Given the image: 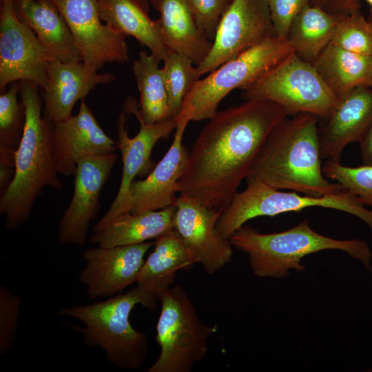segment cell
Here are the masks:
<instances>
[{
  "mask_svg": "<svg viewBox=\"0 0 372 372\" xmlns=\"http://www.w3.org/2000/svg\"><path fill=\"white\" fill-rule=\"evenodd\" d=\"M290 116L282 106L264 99L217 112L189 152L178 193L209 208L225 209L249 176L267 136Z\"/></svg>",
  "mask_w": 372,
  "mask_h": 372,
  "instance_id": "6da1fadb",
  "label": "cell"
},
{
  "mask_svg": "<svg viewBox=\"0 0 372 372\" xmlns=\"http://www.w3.org/2000/svg\"><path fill=\"white\" fill-rule=\"evenodd\" d=\"M318 122L319 117L309 113H298L283 120L264 141L249 176L275 189H289L313 197L345 190L324 175Z\"/></svg>",
  "mask_w": 372,
  "mask_h": 372,
  "instance_id": "7a4b0ae2",
  "label": "cell"
},
{
  "mask_svg": "<svg viewBox=\"0 0 372 372\" xmlns=\"http://www.w3.org/2000/svg\"><path fill=\"white\" fill-rule=\"evenodd\" d=\"M19 83L25 123L14 155L13 178L0 196V214L5 216L8 229H17L29 219L36 199L45 187H63L53 153L54 123L43 116L40 87L30 81Z\"/></svg>",
  "mask_w": 372,
  "mask_h": 372,
  "instance_id": "3957f363",
  "label": "cell"
},
{
  "mask_svg": "<svg viewBox=\"0 0 372 372\" xmlns=\"http://www.w3.org/2000/svg\"><path fill=\"white\" fill-rule=\"evenodd\" d=\"M157 299L154 293L136 285L102 301L62 309L59 315L83 324L84 327H71L80 333L85 346L99 347L109 362L117 367L134 370L143 364L149 346L147 336L132 327L130 316L138 304L154 310Z\"/></svg>",
  "mask_w": 372,
  "mask_h": 372,
  "instance_id": "277c9868",
  "label": "cell"
},
{
  "mask_svg": "<svg viewBox=\"0 0 372 372\" xmlns=\"http://www.w3.org/2000/svg\"><path fill=\"white\" fill-rule=\"evenodd\" d=\"M229 240L234 247L246 253L253 273L259 278H284L290 270L302 271L301 261L306 256L323 250L346 252L372 271V254L366 241L338 240L322 235L309 226L307 220L287 230L262 234L249 226H242Z\"/></svg>",
  "mask_w": 372,
  "mask_h": 372,
  "instance_id": "5b68a950",
  "label": "cell"
},
{
  "mask_svg": "<svg viewBox=\"0 0 372 372\" xmlns=\"http://www.w3.org/2000/svg\"><path fill=\"white\" fill-rule=\"evenodd\" d=\"M287 38H267L198 79L185 98L180 114L190 121L214 117L220 101L233 90H242L293 52Z\"/></svg>",
  "mask_w": 372,
  "mask_h": 372,
  "instance_id": "8992f818",
  "label": "cell"
},
{
  "mask_svg": "<svg viewBox=\"0 0 372 372\" xmlns=\"http://www.w3.org/2000/svg\"><path fill=\"white\" fill-rule=\"evenodd\" d=\"M247 187L238 192L223 210L216 223V230L223 238H229L246 222L259 216H274L306 208L321 207L344 211L364 221L372 234V210L353 194L344 190L339 194L322 197L300 195L296 192H282L258 178L248 176Z\"/></svg>",
  "mask_w": 372,
  "mask_h": 372,
  "instance_id": "52a82bcc",
  "label": "cell"
},
{
  "mask_svg": "<svg viewBox=\"0 0 372 372\" xmlns=\"http://www.w3.org/2000/svg\"><path fill=\"white\" fill-rule=\"evenodd\" d=\"M161 312L156 340L160 354L147 372H190L206 355L207 340L216 327L203 323L193 302L180 285L158 296Z\"/></svg>",
  "mask_w": 372,
  "mask_h": 372,
  "instance_id": "ba28073f",
  "label": "cell"
},
{
  "mask_svg": "<svg viewBox=\"0 0 372 372\" xmlns=\"http://www.w3.org/2000/svg\"><path fill=\"white\" fill-rule=\"evenodd\" d=\"M242 90L244 101L268 100L292 116L309 113L327 118L338 100L313 64L293 52Z\"/></svg>",
  "mask_w": 372,
  "mask_h": 372,
  "instance_id": "9c48e42d",
  "label": "cell"
},
{
  "mask_svg": "<svg viewBox=\"0 0 372 372\" xmlns=\"http://www.w3.org/2000/svg\"><path fill=\"white\" fill-rule=\"evenodd\" d=\"M176 120L168 118L153 124L147 123L138 112V103L127 96L117 121V146L121 152L123 169L118 193L93 231L105 226L115 217L127 212L129 187L136 176H147L155 166L151 158L156 143L167 137L175 129Z\"/></svg>",
  "mask_w": 372,
  "mask_h": 372,
  "instance_id": "30bf717a",
  "label": "cell"
},
{
  "mask_svg": "<svg viewBox=\"0 0 372 372\" xmlns=\"http://www.w3.org/2000/svg\"><path fill=\"white\" fill-rule=\"evenodd\" d=\"M53 59L34 31L19 19L13 0H0V90L20 81L45 88Z\"/></svg>",
  "mask_w": 372,
  "mask_h": 372,
  "instance_id": "8fae6325",
  "label": "cell"
},
{
  "mask_svg": "<svg viewBox=\"0 0 372 372\" xmlns=\"http://www.w3.org/2000/svg\"><path fill=\"white\" fill-rule=\"evenodd\" d=\"M274 35L266 0H232L220 19L209 54L196 66L198 77Z\"/></svg>",
  "mask_w": 372,
  "mask_h": 372,
  "instance_id": "7c38bea8",
  "label": "cell"
},
{
  "mask_svg": "<svg viewBox=\"0 0 372 372\" xmlns=\"http://www.w3.org/2000/svg\"><path fill=\"white\" fill-rule=\"evenodd\" d=\"M65 20L81 61L96 70L127 61L126 36L101 19L97 0H50Z\"/></svg>",
  "mask_w": 372,
  "mask_h": 372,
  "instance_id": "4fadbf2b",
  "label": "cell"
},
{
  "mask_svg": "<svg viewBox=\"0 0 372 372\" xmlns=\"http://www.w3.org/2000/svg\"><path fill=\"white\" fill-rule=\"evenodd\" d=\"M117 158L118 154L112 152L88 156L78 162L73 194L58 225L59 243L82 245L86 242L90 223L100 207V193Z\"/></svg>",
  "mask_w": 372,
  "mask_h": 372,
  "instance_id": "5bb4252c",
  "label": "cell"
},
{
  "mask_svg": "<svg viewBox=\"0 0 372 372\" xmlns=\"http://www.w3.org/2000/svg\"><path fill=\"white\" fill-rule=\"evenodd\" d=\"M175 206L174 229L196 263L211 275L230 262L233 246L229 239L221 237L216 230L223 210L209 208L180 194Z\"/></svg>",
  "mask_w": 372,
  "mask_h": 372,
  "instance_id": "9a60e30c",
  "label": "cell"
},
{
  "mask_svg": "<svg viewBox=\"0 0 372 372\" xmlns=\"http://www.w3.org/2000/svg\"><path fill=\"white\" fill-rule=\"evenodd\" d=\"M151 240L112 247L90 248L83 251L85 261L79 280L90 299L110 298L121 293L135 283Z\"/></svg>",
  "mask_w": 372,
  "mask_h": 372,
  "instance_id": "2e32d148",
  "label": "cell"
},
{
  "mask_svg": "<svg viewBox=\"0 0 372 372\" xmlns=\"http://www.w3.org/2000/svg\"><path fill=\"white\" fill-rule=\"evenodd\" d=\"M176 120L174 137L164 156L145 178L131 183L127 194V212L158 210L175 205L178 183L188 161L189 152L183 144V138L190 121L180 114Z\"/></svg>",
  "mask_w": 372,
  "mask_h": 372,
  "instance_id": "e0dca14e",
  "label": "cell"
},
{
  "mask_svg": "<svg viewBox=\"0 0 372 372\" xmlns=\"http://www.w3.org/2000/svg\"><path fill=\"white\" fill-rule=\"evenodd\" d=\"M117 149V141L100 127L85 99L81 100L76 115L54 123L53 153L59 174L74 176L79 161Z\"/></svg>",
  "mask_w": 372,
  "mask_h": 372,
  "instance_id": "ac0fdd59",
  "label": "cell"
},
{
  "mask_svg": "<svg viewBox=\"0 0 372 372\" xmlns=\"http://www.w3.org/2000/svg\"><path fill=\"white\" fill-rule=\"evenodd\" d=\"M318 127L322 159L341 161V154L349 143L364 138L372 125V87H357L338 98L327 118Z\"/></svg>",
  "mask_w": 372,
  "mask_h": 372,
  "instance_id": "d6986e66",
  "label": "cell"
},
{
  "mask_svg": "<svg viewBox=\"0 0 372 372\" xmlns=\"http://www.w3.org/2000/svg\"><path fill=\"white\" fill-rule=\"evenodd\" d=\"M48 81L40 90L43 116L57 123L70 118L79 100H82L97 85L114 81L110 72L99 73L83 62L64 63L53 59L48 67Z\"/></svg>",
  "mask_w": 372,
  "mask_h": 372,
  "instance_id": "ffe728a7",
  "label": "cell"
},
{
  "mask_svg": "<svg viewBox=\"0 0 372 372\" xmlns=\"http://www.w3.org/2000/svg\"><path fill=\"white\" fill-rule=\"evenodd\" d=\"M159 12L163 41L169 51L183 54L194 65L207 56L212 41L198 28L187 0H149Z\"/></svg>",
  "mask_w": 372,
  "mask_h": 372,
  "instance_id": "44dd1931",
  "label": "cell"
},
{
  "mask_svg": "<svg viewBox=\"0 0 372 372\" xmlns=\"http://www.w3.org/2000/svg\"><path fill=\"white\" fill-rule=\"evenodd\" d=\"M101 20L114 30L135 38L160 61L169 50L161 34L159 19L149 16V0H97Z\"/></svg>",
  "mask_w": 372,
  "mask_h": 372,
  "instance_id": "7402d4cb",
  "label": "cell"
},
{
  "mask_svg": "<svg viewBox=\"0 0 372 372\" xmlns=\"http://www.w3.org/2000/svg\"><path fill=\"white\" fill-rule=\"evenodd\" d=\"M13 4L19 19L54 58L64 63L81 61L65 20L50 0H13Z\"/></svg>",
  "mask_w": 372,
  "mask_h": 372,
  "instance_id": "603a6c76",
  "label": "cell"
},
{
  "mask_svg": "<svg viewBox=\"0 0 372 372\" xmlns=\"http://www.w3.org/2000/svg\"><path fill=\"white\" fill-rule=\"evenodd\" d=\"M176 206L158 210L125 212L93 231L90 241L103 247L132 245L156 239L174 229Z\"/></svg>",
  "mask_w": 372,
  "mask_h": 372,
  "instance_id": "cb8c5ba5",
  "label": "cell"
},
{
  "mask_svg": "<svg viewBox=\"0 0 372 372\" xmlns=\"http://www.w3.org/2000/svg\"><path fill=\"white\" fill-rule=\"evenodd\" d=\"M196 263L180 236L173 229L155 240L153 251L145 260L135 283L158 298L174 283L178 271L189 270Z\"/></svg>",
  "mask_w": 372,
  "mask_h": 372,
  "instance_id": "d4e9b609",
  "label": "cell"
},
{
  "mask_svg": "<svg viewBox=\"0 0 372 372\" xmlns=\"http://www.w3.org/2000/svg\"><path fill=\"white\" fill-rule=\"evenodd\" d=\"M313 64L338 98L357 87H372V55L350 52L330 42Z\"/></svg>",
  "mask_w": 372,
  "mask_h": 372,
  "instance_id": "484cf974",
  "label": "cell"
},
{
  "mask_svg": "<svg viewBox=\"0 0 372 372\" xmlns=\"http://www.w3.org/2000/svg\"><path fill=\"white\" fill-rule=\"evenodd\" d=\"M338 19L318 6H305L293 19L287 36L293 52L313 64L331 41Z\"/></svg>",
  "mask_w": 372,
  "mask_h": 372,
  "instance_id": "4316f807",
  "label": "cell"
},
{
  "mask_svg": "<svg viewBox=\"0 0 372 372\" xmlns=\"http://www.w3.org/2000/svg\"><path fill=\"white\" fill-rule=\"evenodd\" d=\"M159 62L153 54L142 50L132 65L140 94L138 112L149 124L170 118L165 78Z\"/></svg>",
  "mask_w": 372,
  "mask_h": 372,
  "instance_id": "83f0119b",
  "label": "cell"
},
{
  "mask_svg": "<svg viewBox=\"0 0 372 372\" xmlns=\"http://www.w3.org/2000/svg\"><path fill=\"white\" fill-rule=\"evenodd\" d=\"M20 83L15 81L0 94V168L14 170V155L25 123V108L20 100Z\"/></svg>",
  "mask_w": 372,
  "mask_h": 372,
  "instance_id": "f1b7e54d",
  "label": "cell"
},
{
  "mask_svg": "<svg viewBox=\"0 0 372 372\" xmlns=\"http://www.w3.org/2000/svg\"><path fill=\"white\" fill-rule=\"evenodd\" d=\"M163 62L169 117L175 118L182 110L185 96L199 78L196 67L183 54L169 51Z\"/></svg>",
  "mask_w": 372,
  "mask_h": 372,
  "instance_id": "f546056e",
  "label": "cell"
},
{
  "mask_svg": "<svg viewBox=\"0 0 372 372\" xmlns=\"http://www.w3.org/2000/svg\"><path fill=\"white\" fill-rule=\"evenodd\" d=\"M322 171L327 178L341 185L372 210V165L349 167L325 161Z\"/></svg>",
  "mask_w": 372,
  "mask_h": 372,
  "instance_id": "4dcf8cb0",
  "label": "cell"
},
{
  "mask_svg": "<svg viewBox=\"0 0 372 372\" xmlns=\"http://www.w3.org/2000/svg\"><path fill=\"white\" fill-rule=\"evenodd\" d=\"M331 42L350 52L372 55V23L360 12L338 17Z\"/></svg>",
  "mask_w": 372,
  "mask_h": 372,
  "instance_id": "1f68e13d",
  "label": "cell"
},
{
  "mask_svg": "<svg viewBox=\"0 0 372 372\" xmlns=\"http://www.w3.org/2000/svg\"><path fill=\"white\" fill-rule=\"evenodd\" d=\"M21 299L4 286L0 287V355L14 342L18 330Z\"/></svg>",
  "mask_w": 372,
  "mask_h": 372,
  "instance_id": "d6a6232c",
  "label": "cell"
},
{
  "mask_svg": "<svg viewBox=\"0 0 372 372\" xmlns=\"http://www.w3.org/2000/svg\"><path fill=\"white\" fill-rule=\"evenodd\" d=\"M200 30L213 41L220 19L229 0H187Z\"/></svg>",
  "mask_w": 372,
  "mask_h": 372,
  "instance_id": "836d02e7",
  "label": "cell"
},
{
  "mask_svg": "<svg viewBox=\"0 0 372 372\" xmlns=\"http://www.w3.org/2000/svg\"><path fill=\"white\" fill-rule=\"evenodd\" d=\"M276 35L287 38L289 28L299 12L311 0H266Z\"/></svg>",
  "mask_w": 372,
  "mask_h": 372,
  "instance_id": "e575fe53",
  "label": "cell"
},
{
  "mask_svg": "<svg viewBox=\"0 0 372 372\" xmlns=\"http://www.w3.org/2000/svg\"><path fill=\"white\" fill-rule=\"evenodd\" d=\"M311 5L318 6L338 17L360 12V0H311Z\"/></svg>",
  "mask_w": 372,
  "mask_h": 372,
  "instance_id": "d590c367",
  "label": "cell"
},
{
  "mask_svg": "<svg viewBox=\"0 0 372 372\" xmlns=\"http://www.w3.org/2000/svg\"><path fill=\"white\" fill-rule=\"evenodd\" d=\"M363 165H372V125L360 143Z\"/></svg>",
  "mask_w": 372,
  "mask_h": 372,
  "instance_id": "8d00e7d4",
  "label": "cell"
},
{
  "mask_svg": "<svg viewBox=\"0 0 372 372\" xmlns=\"http://www.w3.org/2000/svg\"><path fill=\"white\" fill-rule=\"evenodd\" d=\"M369 21L372 23V10H371V14L369 18Z\"/></svg>",
  "mask_w": 372,
  "mask_h": 372,
  "instance_id": "74e56055",
  "label": "cell"
},
{
  "mask_svg": "<svg viewBox=\"0 0 372 372\" xmlns=\"http://www.w3.org/2000/svg\"><path fill=\"white\" fill-rule=\"evenodd\" d=\"M366 1L371 6L372 8V0H366Z\"/></svg>",
  "mask_w": 372,
  "mask_h": 372,
  "instance_id": "f35d334b",
  "label": "cell"
},
{
  "mask_svg": "<svg viewBox=\"0 0 372 372\" xmlns=\"http://www.w3.org/2000/svg\"><path fill=\"white\" fill-rule=\"evenodd\" d=\"M230 1H231L232 0H229Z\"/></svg>",
  "mask_w": 372,
  "mask_h": 372,
  "instance_id": "ab89813d",
  "label": "cell"
},
{
  "mask_svg": "<svg viewBox=\"0 0 372 372\" xmlns=\"http://www.w3.org/2000/svg\"><path fill=\"white\" fill-rule=\"evenodd\" d=\"M371 10H372V8H371Z\"/></svg>",
  "mask_w": 372,
  "mask_h": 372,
  "instance_id": "60d3db41",
  "label": "cell"
}]
</instances>
